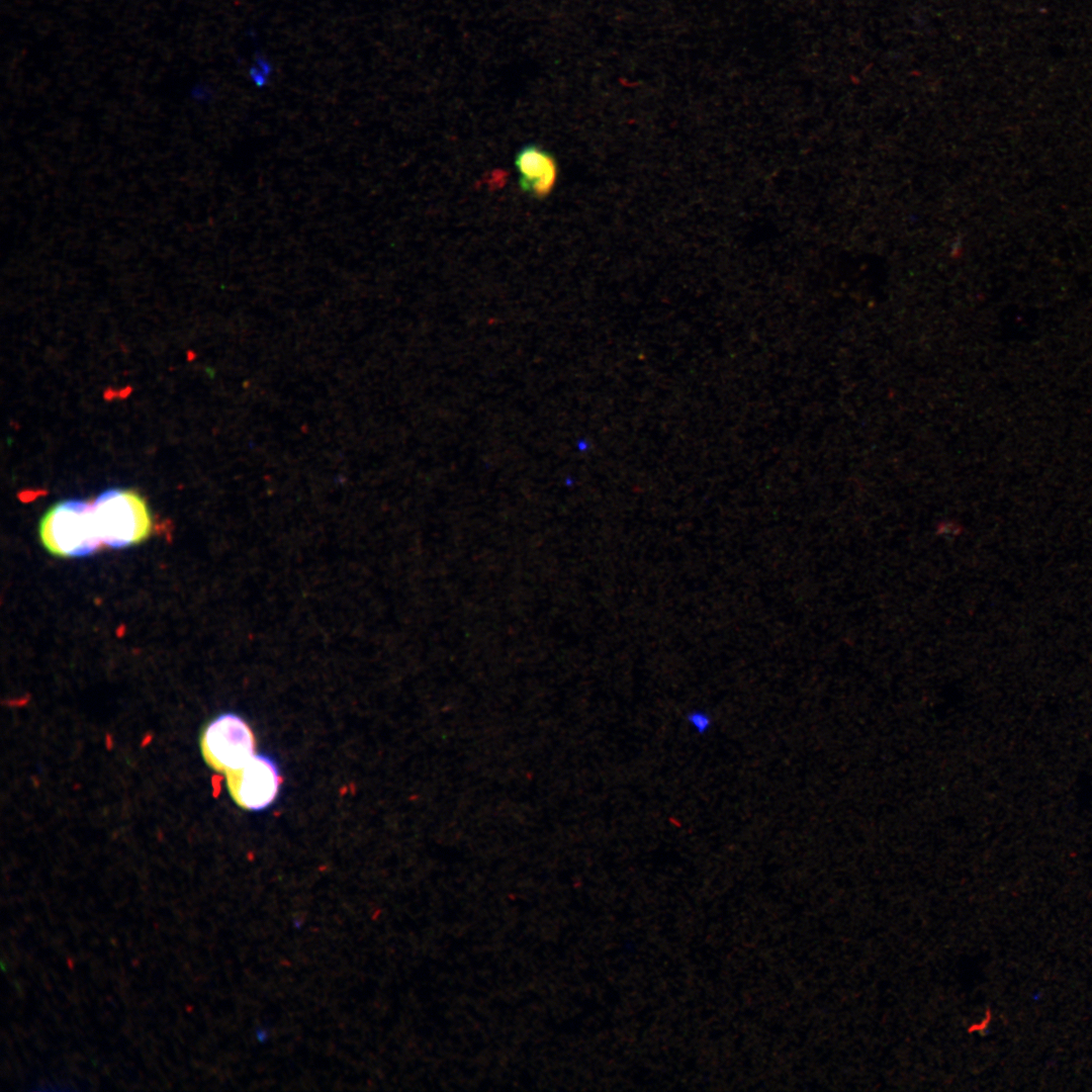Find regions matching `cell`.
I'll use <instances>...</instances> for the list:
<instances>
[{"label":"cell","mask_w":1092,"mask_h":1092,"mask_svg":"<svg viewBox=\"0 0 1092 1092\" xmlns=\"http://www.w3.org/2000/svg\"><path fill=\"white\" fill-rule=\"evenodd\" d=\"M519 184L536 198L548 196L557 182L558 167L549 152L536 145L524 147L516 157Z\"/></svg>","instance_id":"cell-5"},{"label":"cell","mask_w":1092,"mask_h":1092,"mask_svg":"<svg viewBox=\"0 0 1092 1092\" xmlns=\"http://www.w3.org/2000/svg\"><path fill=\"white\" fill-rule=\"evenodd\" d=\"M206 763L226 774L244 765L255 752V737L249 725L238 715L224 713L209 722L200 738Z\"/></svg>","instance_id":"cell-3"},{"label":"cell","mask_w":1092,"mask_h":1092,"mask_svg":"<svg viewBox=\"0 0 1092 1092\" xmlns=\"http://www.w3.org/2000/svg\"><path fill=\"white\" fill-rule=\"evenodd\" d=\"M92 513L100 541L107 548H126L144 542L153 531V520L145 498L125 488H110L92 502Z\"/></svg>","instance_id":"cell-1"},{"label":"cell","mask_w":1092,"mask_h":1092,"mask_svg":"<svg viewBox=\"0 0 1092 1092\" xmlns=\"http://www.w3.org/2000/svg\"><path fill=\"white\" fill-rule=\"evenodd\" d=\"M690 727L699 734L707 733L712 727V717L704 710H693L687 714Z\"/></svg>","instance_id":"cell-6"},{"label":"cell","mask_w":1092,"mask_h":1092,"mask_svg":"<svg viewBox=\"0 0 1092 1092\" xmlns=\"http://www.w3.org/2000/svg\"><path fill=\"white\" fill-rule=\"evenodd\" d=\"M39 536L51 554L63 558L85 557L103 547L92 503L83 499L71 498L52 506L40 520Z\"/></svg>","instance_id":"cell-2"},{"label":"cell","mask_w":1092,"mask_h":1092,"mask_svg":"<svg viewBox=\"0 0 1092 1092\" xmlns=\"http://www.w3.org/2000/svg\"><path fill=\"white\" fill-rule=\"evenodd\" d=\"M234 801L247 810H262L276 798L281 778L272 759L254 754L244 765L225 774Z\"/></svg>","instance_id":"cell-4"}]
</instances>
